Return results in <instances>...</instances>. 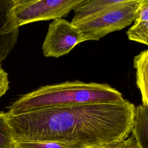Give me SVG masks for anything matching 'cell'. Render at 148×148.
Masks as SVG:
<instances>
[{
    "label": "cell",
    "instance_id": "1",
    "mask_svg": "<svg viewBox=\"0 0 148 148\" xmlns=\"http://www.w3.org/2000/svg\"><path fill=\"white\" fill-rule=\"evenodd\" d=\"M135 107L124 98L8 115L16 143L52 142L86 148L108 145L128 137Z\"/></svg>",
    "mask_w": 148,
    "mask_h": 148
},
{
    "label": "cell",
    "instance_id": "2",
    "mask_svg": "<svg viewBox=\"0 0 148 148\" xmlns=\"http://www.w3.org/2000/svg\"><path fill=\"white\" fill-rule=\"evenodd\" d=\"M122 94L108 84L79 80L40 87L15 101L9 108V116L46 108L119 101Z\"/></svg>",
    "mask_w": 148,
    "mask_h": 148
},
{
    "label": "cell",
    "instance_id": "3",
    "mask_svg": "<svg viewBox=\"0 0 148 148\" xmlns=\"http://www.w3.org/2000/svg\"><path fill=\"white\" fill-rule=\"evenodd\" d=\"M140 0H126L114 8L76 26L82 34L83 42L98 40L114 31L121 30L133 23Z\"/></svg>",
    "mask_w": 148,
    "mask_h": 148
},
{
    "label": "cell",
    "instance_id": "4",
    "mask_svg": "<svg viewBox=\"0 0 148 148\" xmlns=\"http://www.w3.org/2000/svg\"><path fill=\"white\" fill-rule=\"evenodd\" d=\"M88 0H16L14 14L19 27L66 17Z\"/></svg>",
    "mask_w": 148,
    "mask_h": 148
},
{
    "label": "cell",
    "instance_id": "5",
    "mask_svg": "<svg viewBox=\"0 0 148 148\" xmlns=\"http://www.w3.org/2000/svg\"><path fill=\"white\" fill-rule=\"evenodd\" d=\"M83 42L79 29L71 22L59 18L49 24L42 49L45 57L58 58L68 54Z\"/></svg>",
    "mask_w": 148,
    "mask_h": 148
},
{
    "label": "cell",
    "instance_id": "6",
    "mask_svg": "<svg viewBox=\"0 0 148 148\" xmlns=\"http://www.w3.org/2000/svg\"><path fill=\"white\" fill-rule=\"evenodd\" d=\"M16 0H0V64L17 43L19 26L15 14Z\"/></svg>",
    "mask_w": 148,
    "mask_h": 148
},
{
    "label": "cell",
    "instance_id": "7",
    "mask_svg": "<svg viewBox=\"0 0 148 148\" xmlns=\"http://www.w3.org/2000/svg\"><path fill=\"white\" fill-rule=\"evenodd\" d=\"M125 1L126 0H88L75 10V15L71 23L75 25L101 15Z\"/></svg>",
    "mask_w": 148,
    "mask_h": 148
},
{
    "label": "cell",
    "instance_id": "8",
    "mask_svg": "<svg viewBox=\"0 0 148 148\" xmlns=\"http://www.w3.org/2000/svg\"><path fill=\"white\" fill-rule=\"evenodd\" d=\"M127 35L131 40L148 44V0H140L134 23Z\"/></svg>",
    "mask_w": 148,
    "mask_h": 148
},
{
    "label": "cell",
    "instance_id": "9",
    "mask_svg": "<svg viewBox=\"0 0 148 148\" xmlns=\"http://www.w3.org/2000/svg\"><path fill=\"white\" fill-rule=\"evenodd\" d=\"M131 132L140 148H148V106L135 107Z\"/></svg>",
    "mask_w": 148,
    "mask_h": 148
},
{
    "label": "cell",
    "instance_id": "10",
    "mask_svg": "<svg viewBox=\"0 0 148 148\" xmlns=\"http://www.w3.org/2000/svg\"><path fill=\"white\" fill-rule=\"evenodd\" d=\"M136 69V84L142 95L143 105L148 106V50L141 51L134 58Z\"/></svg>",
    "mask_w": 148,
    "mask_h": 148
},
{
    "label": "cell",
    "instance_id": "11",
    "mask_svg": "<svg viewBox=\"0 0 148 148\" xmlns=\"http://www.w3.org/2000/svg\"><path fill=\"white\" fill-rule=\"evenodd\" d=\"M0 148H16L7 113L0 111Z\"/></svg>",
    "mask_w": 148,
    "mask_h": 148
},
{
    "label": "cell",
    "instance_id": "12",
    "mask_svg": "<svg viewBox=\"0 0 148 148\" xmlns=\"http://www.w3.org/2000/svg\"><path fill=\"white\" fill-rule=\"evenodd\" d=\"M16 148H86L76 145L52 142H27L16 143Z\"/></svg>",
    "mask_w": 148,
    "mask_h": 148
},
{
    "label": "cell",
    "instance_id": "13",
    "mask_svg": "<svg viewBox=\"0 0 148 148\" xmlns=\"http://www.w3.org/2000/svg\"><path fill=\"white\" fill-rule=\"evenodd\" d=\"M86 148H140L132 135L119 142L105 146L89 147Z\"/></svg>",
    "mask_w": 148,
    "mask_h": 148
},
{
    "label": "cell",
    "instance_id": "14",
    "mask_svg": "<svg viewBox=\"0 0 148 148\" xmlns=\"http://www.w3.org/2000/svg\"><path fill=\"white\" fill-rule=\"evenodd\" d=\"M9 88L8 74L1 67L0 64V98L4 95Z\"/></svg>",
    "mask_w": 148,
    "mask_h": 148
}]
</instances>
